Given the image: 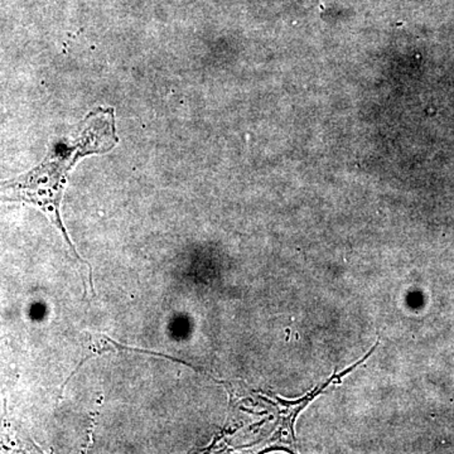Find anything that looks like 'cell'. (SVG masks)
I'll return each mask as SVG.
<instances>
[{
	"mask_svg": "<svg viewBox=\"0 0 454 454\" xmlns=\"http://www.w3.org/2000/svg\"><path fill=\"white\" fill-rule=\"evenodd\" d=\"M118 143L115 110L97 107L82 121L76 138L57 143L37 167L16 178L0 182V202L35 206L67 238L59 208L70 173L83 158L109 153Z\"/></svg>",
	"mask_w": 454,
	"mask_h": 454,
	"instance_id": "6da1fadb",
	"label": "cell"
},
{
	"mask_svg": "<svg viewBox=\"0 0 454 454\" xmlns=\"http://www.w3.org/2000/svg\"><path fill=\"white\" fill-rule=\"evenodd\" d=\"M37 448L28 438L25 429L20 428L16 420L9 419L7 411L0 419V450H16V448Z\"/></svg>",
	"mask_w": 454,
	"mask_h": 454,
	"instance_id": "7a4b0ae2",
	"label": "cell"
}]
</instances>
